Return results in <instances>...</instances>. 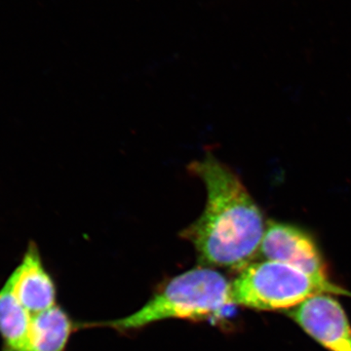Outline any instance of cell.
I'll use <instances>...</instances> for the list:
<instances>
[{"label":"cell","instance_id":"cell-1","mask_svg":"<svg viewBox=\"0 0 351 351\" xmlns=\"http://www.w3.org/2000/svg\"><path fill=\"white\" fill-rule=\"evenodd\" d=\"M206 189L202 214L181 232L204 267L241 271L260 252L267 223L237 174L212 152L189 164Z\"/></svg>","mask_w":351,"mask_h":351},{"label":"cell","instance_id":"cell-2","mask_svg":"<svg viewBox=\"0 0 351 351\" xmlns=\"http://www.w3.org/2000/svg\"><path fill=\"white\" fill-rule=\"evenodd\" d=\"M232 282L218 270L198 267L174 277L136 313L112 321L117 330L138 329L167 319H202L232 304Z\"/></svg>","mask_w":351,"mask_h":351},{"label":"cell","instance_id":"cell-3","mask_svg":"<svg viewBox=\"0 0 351 351\" xmlns=\"http://www.w3.org/2000/svg\"><path fill=\"white\" fill-rule=\"evenodd\" d=\"M321 295L351 297L330 277L314 276L287 263H252L232 282V304L257 311L295 308Z\"/></svg>","mask_w":351,"mask_h":351},{"label":"cell","instance_id":"cell-4","mask_svg":"<svg viewBox=\"0 0 351 351\" xmlns=\"http://www.w3.org/2000/svg\"><path fill=\"white\" fill-rule=\"evenodd\" d=\"M260 253L265 260L287 263L314 276L329 277L326 263L313 235L292 223L267 221Z\"/></svg>","mask_w":351,"mask_h":351},{"label":"cell","instance_id":"cell-5","mask_svg":"<svg viewBox=\"0 0 351 351\" xmlns=\"http://www.w3.org/2000/svg\"><path fill=\"white\" fill-rule=\"evenodd\" d=\"M290 317L329 351H351V325L334 295H321L291 309Z\"/></svg>","mask_w":351,"mask_h":351},{"label":"cell","instance_id":"cell-6","mask_svg":"<svg viewBox=\"0 0 351 351\" xmlns=\"http://www.w3.org/2000/svg\"><path fill=\"white\" fill-rule=\"evenodd\" d=\"M20 304L32 315L57 306V289L44 267L38 245L29 242L22 261L6 280Z\"/></svg>","mask_w":351,"mask_h":351},{"label":"cell","instance_id":"cell-7","mask_svg":"<svg viewBox=\"0 0 351 351\" xmlns=\"http://www.w3.org/2000/svg\"><path fill=\"white\" fill-rule=\"evenodd\" d=\"M73 330V321L59 306L34 314L25 351H64Z\"/></svg>","mask_w":351,"mask_h":351},{"label":"cell","instance_id":"cell-8","mask_svg":"<svg viewBox=\"0 0 351 351\" xmlns=\"http://www.w3.org/2000/svg\"><path fill=\"white\" fill-rule=\"evenodd\" d=\"M27 313L5 282L0 289V337L1 351H25L31 326Z\"/></svg>","mask_w":351,"mask_h":351}]
</instances>
